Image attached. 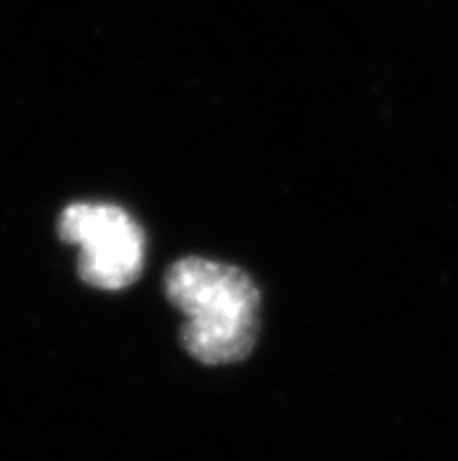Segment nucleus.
I'll return each instance as SVG.
<instances>
[{"label":"nucleus","mask_w":458,"mask_h":461,"mask_svg":"<svg viewBox=\"0 0 458 461\" xmlns=\"http://www.w3.org/2000/svg\"><path fill=\"white\" fill-rule=\"evenodd\" d=\"M164 291L185 323L180 345L203 366H229L248 357L260 335V291L244 269L183 258L168 267Z\"/></svg>","instance_id":"1"},{"label":"nucleus","mask_w":458,"mask_h":461,"mask_svg":"<svg viewBox=\"0 0 458 461\" xmlns=\"http://www.w3.org/2000/svg\"><path fill=\"white\" fill-rule=\"evenodd\" d=\"M58 234L80 249L77 269L85 284L120 291L139 279L146 237L139 222L115 204H70L58 218Z\"/></svg>","instance_id":"2"}]
</instances>
